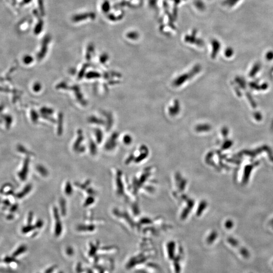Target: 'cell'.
I'll list each match as a JSON object with an SVG mask.
<instances>
[{
	"instance_id": "obj_1",
	"label": "cell",
	"mask_w": 273,
	"mask_h": 273,
	"mask_svg": "<svg viewBox=\"0 0 273 273\" xmlns=\"http://www.w3.org/2000/svg\"><path fill=\"white\" fill-rule=\"evenodd\" d=\"M95 18H96V14L93 12H90L76 14L75 15L73 16L72 19V21L75 22H79L84 21L87 19L90 18L91 19H94Z\"/></svg>"
},
{
	"instance_id": "obj_2",
	"label": "cell",
	"mask_w": 273,
	"mask_h": 273,
	"mask_svg": "<svg viewBox=\"0 0 273 273\" xmlns=\"http://www.w3.org/2000/svg\"><path fill=\"white\" fill-rule=\"evenodd\" d=\"M199 70H200V67H198L197 66L195 68H194L193 70L192 73H189V75H183L184 76H186V77H184V76H181V78H178V79H175V82H174L175 85V86H178L180 84H182L183 82H185L186 79H189L190 78H191L190 77H189V76H193L194 75H195L196 73L198 72Z\"/></svg>"
},
{
	"instance_id": "obj_3",
	"label": "cell",
	"mask_w": 273,
	"mask_h": 273,
	"mask_svg": "<svg viewBox=\"0 0 273 273\" xmlns=\"http://www.w3.org/2000/svg\"><path fill=\"white\" fill-rule=\"evenodd\" d=\"M27 249V247L25 246V245H21V246L19 247L16 250L15 252H13L12 256L14 258L19 256L20 255H21L22 253H24V252H25Z\"/></svg>"
},
{
	"instance_id": "obj_4",
	"label": "cell",
	"mask_w": 273,
	"mask_h": 273,
	"mask_svg": "<svg viewBox=\"0 0 273 273\" xmlns=\"http://www.w3.org/2000/svg\"><path fill=\"white\" fill-rule=\"evenodd\" d=\"M111 9L110 2L108 0H105L101 5V9L105 13H108Z\"/></svg>"
},
{
	"instance_id": "obj_5",
	"label": "cell",
	"mask_w": 273,
	"mask_h": 273,
	"mask_svg": "<svg viewBox=\"0 0 273 273\" xmlns=\"http://www.w3.org/2000/svg\"><path fill=\"white\" fill-rule=\"evenodd\" d=\"M43 21L42 20L39 22V24H37L35 28V33L36 34H38L40 33V31H42V28L43 27Z\"/></svg>"
},
{
	"instance_id": "obj_6",
	"label": "cell",
	"mask_w": 273,
	"mask_h": 273,
	"mask_svg": "<svg viewBox=\"0 0 273 273\" xmlns=\"http://www.w3.org/2000/svg\"><path fill=\"white\" fill-rule=\"evenodd\" d=\"M4 261L7 264H10V263L15 262L16 260L15 258L13 256L12 257L7 256L4 259Z\"/></svg>"
}]
</instances>
